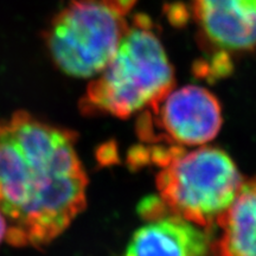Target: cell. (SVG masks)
<instances>
[{
  "label": "cell",
  "instance_id": "cell-3",
  "mask_svg": "<svg viewBox=\"0 0 256 256\" xmlns=\"http://www.w3.org/2000/svg\"><path fill=\"white\" fill-rule=\"evenodd\" d=\"M243 183L234 160L212 146H172L156 184L166 214L212 230Z\"/></svg>",
  "mask_w": 256,
  "mask_h": 256
},
{
  "label": "cell",
  "instance_id": "cell-2",
  "mask_svg": "<svg viewBox=\"0 0 256 256\" xmlns=\"http://www.w3.org/2000/svg\"><path fill=\"white\" fill-rule=\"evenodd\" d=\"M174 87V72L162 42L150 28H127L110 63L80 102L84 114L127 119L158 104Z\"/></svg>",
  "mask_w": 256,
  "mask_h": 256
},
{
  "label": "cell",
  "instance_id": "cell-9",
  "mask_svg": "<svg viewBox=\"0 0 256 256\" xmlns=\"http://www.w3.org/2000/svg\"><path fill=\"white\" fill-rule=\"evenodd\" d=\"M102 2L122 14V10L124 8V5H126L124 0H102ZM126 2H128V5H130L133 2V0H126Z\"/></svg>",
  "mask_w": 256,
  "mask_h": 256
},
{
  "label": "cell",
  "instance_id": "cell-5",
  "mask_svg": "<svg viewBox=\"0 0 256 256\" xmlns=\"http://www.w3.org/2000/svg\"><path fill=\"white\" fill-rule=\"evenodd\" d=\"M222 108L212 92L197 86L172 89L140 113L136 134L144 144L198 147L218 134Z\"/></svg>",
  "mask_w": 256,
  "mask_h": 256
},
{
  "label": "cell",
  "instance_id": "cell-10",
  "mask_svg": "<svg viewBox=\"0 0 256 256\" xmlns=\"http://www.w3.org/2000/svg\"><path fill=\"white\" fill-rule=\"evenodd\" d=\"M6 232H8V220L0 211V243H2V240L6 238Z\"/></svg>",
  "mask_w": 256,
  "mask_h": 256
},
{
  "label": "cell",
  "instance_id": "cell-8",
  "mask_svg": "<svg viewBox=\"0 0 256 256\" xmlns=\"http://www.w3.org/2000/svg\"><path fill=\"white\" fill-rule=\"evenodd\" d=\"M216 226L220 238L211 243V256H256V178L243 180Z\"/></svg>",
  "mask_w": 256,
  "mask_h": 256
},
{
  "label": "cell",
  "instance_id": "cell-7",
  "mask_svg": "<svg viewBox=\"0 0 256 256\" xmlns=\"http://www.w3.org/2000/svg\"><path fill=\"white\" fill-rule=\"evenodd\" d=\"M211 230L170 215L147 220L133 234L124 256H208Z\"/></svg>",
  "mask_w": 256,
  "mask_h": 256
},
{
  "label": "cell",
  "instance_id": "cell-1",
  "mask_svg": "<svg viewBox=\"0 0 256 256\" xmlns=\"http://www.w3.org/2000/svg\"><path fill=\"white\" fill-rule=\"evenodd\" d=\"M78 136L19 110L0 121V211L12 247L50 244L84 210Z\"/></svg>",
  "mask_w": 256,
  "mask_h": 256
},
{
  "label": "cell",
  "instance_id": "cell-6",
  "mask_svg": "<svg viewBox=\"0 0 256 256\" xmlns=\"http://www.w3.org/2000/svg\"><path fill=\"white\" fill-rule=\"evenodd\" d=\"M200 36L228 54L256 50V0H194Z\"/></svg>",
  "mask_w": 256,
  "mask_h": 256
},
{
  "label": "cell",
  "instance_id": "cell-4",
  "mask_svg": "<svg viewBox=\"0 0 256 256\" xmlns=\"http://www.w3.org/2000/svg\"><path fill=\"white\" fill-rule=\"evenodd\" d=\"M122 14L102 0H72L44 34L51 60L74 78H92L106 68L127 31Z\"/></svg>",
  "mask_w": 256,
  "mask_h": 256
}]
</instances>
